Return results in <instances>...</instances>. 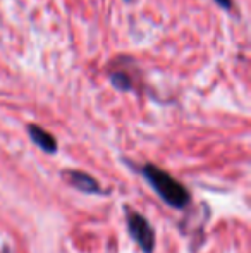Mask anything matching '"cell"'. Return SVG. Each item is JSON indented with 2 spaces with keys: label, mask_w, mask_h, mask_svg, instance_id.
Returning a JSON list of instances; mask_svg holds the SVG:
<instances>
[{
  "label": "cell",
  "mask_w": 251,
  "mask_h": 253,
  "mask_svg": "<svg viewBox=\"0 0 251 253\" xmlns=\"http://www.w3.org/2000/svg\"><path fill=\"white\" fill-rule=\"evenodd\" d=\"M141 176L146 179L151 190L162 198V202L167 203L172 209H184L191 202V193L188 188L155 164H144L141 167Z\"/></svg>",
  "instance_id": "obj_1"
},
{
  "label": "cell",
  "mask_w": 251,
  "mask_h": 253,
  "mask_svg": "<svg viewBox=\"0 0 251 253\" xmlns=\"http://www.w3.org/2000/svg\"><path fill=\"white\" fill-rule=\"evenodd\" d=\"M62 177L74 188V190L81 191V193L86 195H100L102 186L97 179H95L91 174L83 172V170H76V169H67L62 172Z\"/></svg>",
  "instance_id": "obj_3"
},
{
  "label": "cell",
  "mask_w": 251,
  "mask_h": 253,
  "mask_svg": "<svg viewBox=\"0 0 251 253\" xmlns=\"http://www.w3.org/2000/svg\"><path fill=\"white\" fill-rule=\"evenodd\" d=\"M110 81L117 90L121 91H127L131 90V78L127 76L126 73H121V71H115L114 74H110Z\"/></svg>",
  "instance_id": "obj_5"
},
{
  "label": "cell",
  "mask_w": 251,
  "mask_h": 253,
  "mask_svg": "<svg viewBox=\"0 0 251 253\" xmlns=\"http://www.w3.org/2000/svg\"><path fill=\"white\" fill-rule=\"evenodd\" d=\"M26 131H28L30 140L33 141L40 150H43L45 153H55L59 150L57 140H55V138L52 136L47 129H43V127L38 126V124H28Z\"/></svg>",
  "instance_id": "obj_4"
},
{
  "label": "cell",
  "mask_w": 251,
  "mask_h": 253,
  "mask_svg": "<svg viewBox=\"0 0 251 253\" xmlns=\"http://www.w3.org/2000/svg\"><path fill=\"white\" fill-rule=\"evenodd\" d=\"M215 2H217L218 5L222 7V9H227L229 10L232 7V0H215Z\"/></svg>",
  "instance_id": "obj_6"
},
{
  "label": "cell",
  "mask_w": 251,
  "mask_h": 253,
  "mask_svg": "<svg viewBox=\"0 0 251 253\" xmlns=\"http://www.w3.org/2000/svg\"><path fill=\"white\" fill-rule=\"evenodd\" d=\"M124 213L127 233H129L131 240L140 247V250L143 253H153L155 245H157V234H155V229L150 224V220L131 207H124Z\"/></svg>",
  "instance_id": "obj_2"
}]
</instances>
